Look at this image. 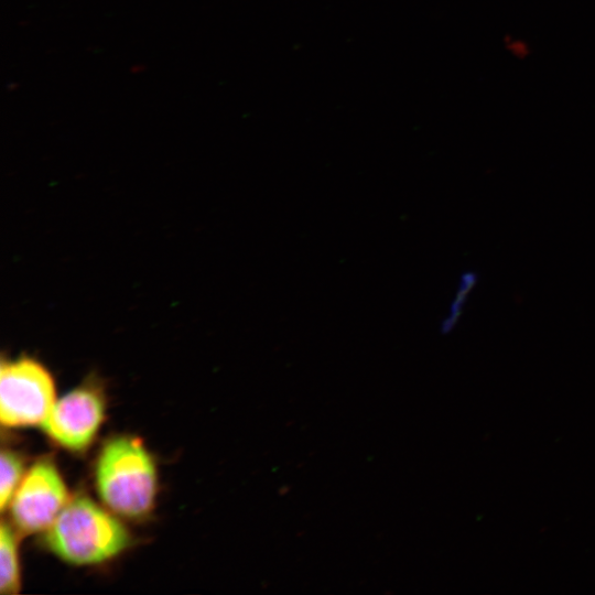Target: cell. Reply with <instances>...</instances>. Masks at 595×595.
<instances>
[{"label": "cell", "mask_w": 595, "mask_h": 595, "mask_svg": "<svg viewBox=\"0 0 595 595\" xmlns=\"http://www.w3.org/2000/svg\"><path fill=\"white\" fill-rule=\"evenodd\" d=\"M45 544L62 560L87 565L107 561L130 544L125 526L90 498L77 496L46 530Z\"/></svg>", "instance_id": "cell-1"}, {"label": "cell", "mask_w": 595, "mask_h": 595, "mask_svg": "<svg viewBox=\"0 0 595 595\" xmlns=\"http://www.w3.org/2000/svg\"><path fill=\"white\" fill-rule=\"evenodd\" d=\"M96 485L111 511L127 518L142 517L151 510L155 498L154 463L139 440L115 437L98 456Z\"/></svg>", "instance_id": "cell-2"}, {"label": "cell", "mask_w": 595, "mask_h": 595, "mask_svg": "<svg viewBox=\"0 0 595 595\" xmlns=\"http://www.w3.org/2000/svg\"><path fill=\"white\" fill-rule=\"evenodd\" d=\"M50 372L36 360L22 357L2 361L0 370V420L9 428L43 422L55 402Z\"/></svg>", "instance_id": "cell-3"}, {"label": "cell", "mask_w": 595, "mask_h": 595, "mask_svg": "<svg viewBox=\"0 0 595 595\" xmlns=\"http://www.w3.org/2000/svg\"><path fill=\"white\" fill-rule=\"evenodd\" d=\"M67 502V488L57 468L42 459L19 484L11 499L12 519L24 532L47 530Z\"/></svg>", "instance_id": "cell-4"}, {"label": "cell", "mask_w": 595, "mask_h": 595, "mask_svg": "<svg viewBox=\"0 0 595 595\" xmlns=\"http://www.w3.org/2000/svg\"><path fill=\"white\" fill-rule=\"evenodd\" d=\"M104 411V400L95 389L77 388L54 402L41 428L60 445L79 451L91 443Z\"/></svg>", "instance_id": "cell-5"}, {"label": "cell", "mask_w": 595, "mask_h": 595, "mask_svg": "<svg viewBox=\"0 0 595 595\" xmlns=\"http://www.w3.org/2000/svg\"><path fill=\"white\" fill-rule=\"evenodd\" d=\"M0 592L15 594L20 586L17 541L12 529L2 523L0 530Z\"/></svg>", "instance_id": "cell-6"}, {"label": "cell", "mask_w": 595, "mask_h": 595, "mask_svg": "<svg viewBox=\"0 0 595 595\" xmlns=\"http://www.w3.org/2000/svg\"><path fill=\"white\" fill-rule=\"evenodd\" d=\"M0 467V508L3 510L22 480L23 464L14 452L8 450L1 453Z\"/></svg>", "instance_id": "cell-7"}, {"label": "cell", "mask_w": 595, "mask_h": 595, "mask_svg": "<svg viewBox=\"0 0 595 595\" xmlns=\"http://www.w3.org/2000/svg\"><path fill=\"white\" fill-rule=\"evenodd\" d=\"M477 281L478 275L475 271L468 270L462 273L448 312L441 322V333L448 334L455 328L463 314L465 303Z\"/></svg>", "instance_id": "cell-8"}]
</instances>
